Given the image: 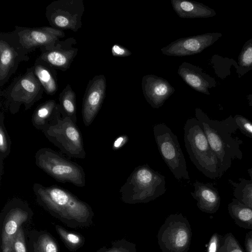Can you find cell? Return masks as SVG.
Wrapping results in <instances>:
<instances>
[{"mask_svg":"<svg viewBox=\"0 0 252 252\" xmlns=\"http://www.w3.org/2000/svg\"><path fill=\"white\" fill-rule=\"evenodd\" d=\"M37 203L66 226L83 228L91 225L94 216L91 207L76 195L57 185L32 187Z\"/></svg>","mask_w":252,"mask_h":252,"instance_id":"1","label":"cell"},{"mask_svg":"<svg viewBox=\"0 0 252 252\" xmlns=\"http://www.w3.org/2000/svg\"><path fill=\"white\" fill-rule=\"evenodd\" d=\"M195 116L225 173L233 160L243 158L240 148L243 142L233 135L238 129L234 117L230 115L222 120H213L199 108H195Z\"/></svg>","mask_w":252,"mask_h":252,"instance_id":"2","label":"cell"},{"mask_svg":"<svg viewBox=\"0 0 252 252\" xmlns=\"http://www.w3.org/2000/svg\"><path fill=\"white\" fill-rule=\"evenodd\" d=\"M184 130L186 149L193 164L207 177L220 178L224 173L199 121L195 118L188 119Z\"/></svg>","mask_w":252,"mask_h":252,"instance_id":"3","label":"cell"},{"mask_svg":"<svg viewBox=\"0 0 252 252\" xmlns=\"http://www.w3.org/2000/svg\"><path fill=\"white\" fill-rule=\"evenodd\" d=\"M166 190L165 177L146 164L134 168L119 191L123 202L134 204L153 201Z\"/></svg>","mask_w":252,"mask_h":252,"instance_id":"4","label":"cell"},{"mask_svg":"<svg viewBox=\"0 0 252 252\" xmlns=\"http://www.w3.org/2000/svg\"><path fill=\"white\" fill-rule=\"evenodd\" d=\"M36 165L57 181L72 184L77 187L86 184L83 167L49 148L39 149L34 156Z\"/></svg>","mask_w":252,"mask_h":252,"instance_id":"5","label":"cell"},{"mask_svg":"<svg viewBox=\"0 0 252 252\" xmlns=\"http://www.w3.org/2000/svg\"><path fill=\"white\" fill-rule=\"evenodd\" d=\"M44 90L35 76L32 66L25 73L15 77L10 85L0 91V96L12 114L17 113L24 105L25 110L30 109L43 96Z\"/></svg>","mask_w":252,"mask_h":252,"instance_id":"6","label":"cell"},{"mask_svg":"<svg viewBox=\"0 0 252 252\" xmlns=\"http://www.w3.org/2000/svg\"><path fill=\"white\" fill-rule=\"evenodd\" d=\"M154 135L161 156L175 178L189 180L187 165L177 137L164 123L153 127Z\"/></svg>","mask_w":252,"mask_h":252,"instance_id":"7","label":"cell"},{"mask_svg":"<svg viewBox=\"0 0 252 252\" xmlns=\"http://www.w3.org/2000/svg\"><path fill=\"white\" fill-rule=\"evenodd\" d=\"M192 231L187 218L181 213L171 214L159 229L158 242L162 252H188Z\"/></svg>","mask_w":252,"mask_h":252,"instance_id":"8","label":"cell"},{"mask_svg":"<svg viewBox=\"0 0 252 252\" xmlns=\"http://www.w3.org/2000/svg\"><path fill=\"white\" fill-rule=\"evenodd\" d=\"M42 132L62 153L73 158H85L86 154L81 131L70 119L62 118L56 125Z\"/></svg>","mask_w":252,"mask_h":252,"instance_id":"9","label":"cell"},{"mask_svg":"<svg viewBox=\"0 0 252 252\" xmlns=\"http://www.w3.org/2000/svg\"><path fill=\"white\" fill-rule=\"evenodd\" d=\"M84 10L83 0H55L47 6L45 16L50 27L76 32L82 27Z\"/></svg>","mask_w":252,"mask_h":252,"instance_id":"10","label":"cell"},{"mask_svg":"<svg viewBox=\"0 0 252 252\" xmlns=\"http://www.w3.org/2000/svg\"><path fill=\"white\" fill-rule=\"evenodd\" d=\"M29 53L22 45L14 30L0 33V87L16 72L22 62L30 60Z\"/></svg>","mask_w":252,"mask_h":252,"instance_id":"11","label":"cell"},{"mask_svg":"<svg viewBox=\"0 0 252 252\" xmlns=\"http://www.w3.org/2000/svg\"><path fill=\"white\" fill-rule=\"evenodd\" d=\"M28 204L19 198L9 200L2 209L0 217L1 246H12L13 239L23 223L32 217Z\"/></svg>","mask_w":252,"mask_h":252,"instance_id":"12","label":"cell"},{"mask_svg":"<svg viewBox=\"0 0 252 252\" xmlns=\"http://www.w3.org/2000/svg\"><path fill=\"white\" fill-rule=\"evenodd\" d=\"M76 40L73 37L59 40L53 44L39 48L38 56L56 70L66 71L70 67L76 57L78 49L74 45Z\"/></svg>","mask_w":252,"mask_h":252,"instance_id":"13","label":"cell"},{"mask_svg":"<svg viewBox=\"0 0 252 252\" xmlns=\"http://www.w3.org/2000/svg\"><path fill=\"white\" fill-rule=\"evenodd\" d=\"M220 32H209L178 39L160 49L166 56L183 57L198 54L213 45L220 37Z\"/></svg>","mask_w":252,"mask_h":252,"instance_id":"14","label":"cell"},{"mask_svg":"<svg viewBox=\"0 0 252 252\" xmlns=\"http://www.w3.org/2000/svg\"><path fill=\"white\" fill-rule=\"evenodd\" d=\"M19 40L30 53L36 48L52 45L65 36L63 31L52 27L29 28L16 26Z\"/></svg>","mask_w":252,"mask_h":252,"instance_id":"15","label":"cell"},{"mask_svg":"<svg viewBox=\"0 0 252 252\" xmlns=\"http://www.w3.org/2000/svg\"><path fill=\"white\" fill-rule=\"evenodd\" d=\"M106 79L104 75H97L90 79L87 86L82 106L83 122L86 126L91 125L98 114L105 97Z\"/></svg>","mask_w":252,"mask_h":252,"instance_id":"16","label":"cell"},{"mask_svg":"<svg viewBox=\"0 0 252 252\" xmlns=\"http://www.w3.org/2000/svg\"><path fill=\"white\" fill-rule=\"evenodd\" d=\"M141 86L145 98L154 108L162 106L175 91L167 80L154 74L144 75Z\"/></svg>","mask_w":252,"mask_h":252,"instance_id":"17","label":"cell"},{"mask_svg":"<svg viewBox=\"0 0 252 252\" xmlns=\"http://www.w3.org/2000/svg\"><path fill=\"white\" fill-rule=\"evenodd\" d=\"M177 73L184 82L193 90L209 95V89L217 85L215 79L206 74L203 69L187 62L182 63Z\"/></svg>","mask_w":252,"mask_h":252,"instance_id":"18","label":"cell"},{"mask_svg":"<svg viewBox=\"0 0 252 252\" xmlns=\"http://www.w3.org/2000/svg\"><path fill=\"white\" fill-rule=\"evenodd\" d=\"M194 190L191 195L197 201V206L202 212L215 213L220 205V197L217 188L210 183L196 181L193 183Z\"/></svg>","mask_w":252,"mask_h":252,"instance_id":"19","label":"cell"},{"mask_svg":"<svg viewBox=\"0 0 252 252\" xmlns=\"http://www.w3.org/2000/svg\"><path fill=\"white\" fill-rule=\"evenodd\" d=\"M62 118L58 103L54 99H50L35 109L32 116V123L36 129L42 132L56 125Z\"/></svg>","mask_w":252,"mask_h":252,"instance_id":"20","label":"cell"},{"mask_svg":"<svg viewBox=\"0 0 252 252\" xmlns=\"http://www.w3.org/2000/svg\"><path fill=\"white\" fill-rule=\"evenodd\" d=\"M172 7L182 18H208L216 15L215 11L200 2L188 0H171Z\"/></svg>","mask_w":252,"mask_h":252,"instance_id":"21","label":"cell"},{"mask_svg":"<svg viewBox=\"0 0 252 252\" xmlns=\"http://www.w3.org/2000/svg\"><path fill=\"white\" fill-rule=\"evenodd\" d=\"M32 67L34 75L43 87L44 92L51 95L55 94L58 89L56 69L39 57Z\"/></svg>","mask_w":252,"mask_h":252,"instance_id":"22","label":"cell"},{"mask_svg":"<svg viewBox=\"0 0 252 252\" xmlns=\"http://www.w3.org/2000/svg\"><path fill=\"white\" fill-rule=\"evenodd\" d=\"M59 107L62 118H68L74 123L77 121L76 94L68 84L59 96Z\"/></svg>","mask_w":252,"mask_h":252,"instance_id":"23","label":"cell"},{"mask_svg":"<svg viewBox=\"0 0 252 252\" xmlns=\"http://www.w3.org/2000/svg\"><path fill=\"white\" fill-rule=\"evenodd\" d=\"M228 210L231 218L240 226L252 229V208L233 198L228 205Z\"/></svg>","mask_w":252,"mask_h":252,"instance_id":"24","label":"cell"},{"mask_svg":"<svg viewBox=\"0 0 252 252\" xmlns=\"http://www.w3.org/2000/svg\"><path fill=\"white\" fill-rule=\"evenodd\" d=\"M233 187V194L239 202L252 208V180L239 179L238 182L229 180Z\"/></svg>","mask_w":252,"mask_h":252,"instance_id":"25","label":"cell"},{"mask_svg":"<svg viewBox=\"0 0 252 252\" xmlns=\"http://www.w3.org/2000/svg\"><path fill=\"white\" fill-rule=\"evenodd\" d=\"M237 63L235 69L239 77L252 70V38L244 44Z\"/></svg>","mask_w":252,"mask_h":252,"instance_id":"26","label":"cell"},{"mask_svg":"<svg viewBox=\"0 0 252 252\" xmlns=\"http://www.w3.org/2000/svg\"><path fill=\"white\" fill-rule=\"evenodd\" d=\"M55 229L66 248L70 251H75L84 245L85 239L80 234L68 231L59 225H56Z\"/></svg>","mask_w":252,"mask_h":252,"instance_id":"27","label":"cell"},{"mask_svg":"<svg viewBox=\"0 0 252 252\" xmlns=\"http://www.w3.org/2000/svg\"><path fill=\"white\" fill-rule=\"evenodd\" d=\"M34 252H59L56 240L49 233H42L33 243Z\"/></svg>","mask_w":252,"mask_h":252,"instance_id":"28","label":"cell"},{"mask_svg":"<svg viewBox=\"0 0 252 252\" xmlns=\"http://www.w3.org/2000/svg\"><path fill=\"white\" fill-rule=\"evenodd\" d=\"M11 141L4 125V116L0 114V161H3L11 152Z\"/></svg>","mask_w":252,"mask_h":252,"instance_id":"29","label":"cell"},{"mask_svg":"<svg viewBox=\"0 0 252 252\" xmlns=\"http://www.w3.org/2000/svg\"><path fill=\"white\" fill-rule=\"evenodd\" d=\"M95 252H140L136 245L125 239L113 242L110 248L103 247Z\"/></svg>","mask_w":252,"mask_h":252,"instance_id":"30","label":"cell"},{"mask_svg":"<svg viewBox=\"0 0 252 252\" xmlns=\"http://www.w3.org/2000/svg\"><path fill=\"white\" fill-rule=\"evenodd\" d=\"M218 252H244V251L234 236L229 233L221 237Z\"/></svg>","mask_w":252,"mask_h":252,"instance_id":"31","label":"cell"},{"mask_svg":"<svg viewBox=\"0 0 252 252\" xmlns=\"http://www.w3.org/2000/svg\"><path fill=\"white\" fill-rule=\"evenodd\" d=\"M238 129L247 137L252 139V122L244 116L235 115L233 116Z\"/></svg>","mask_w":252,"mask_h":252,"instance_id":"32","label":"cell"},{"mask_svg":"<svg viewBox=\"0 0 252 252\" xmlns=\"http://www.w3.org/2000/svg\"><path fill=\"white\" fill-rule=\"evenodd\" d=\"M12 248L14 252H27L24 232L22 226L18 229L13 239Z\"/></svg>","mask_w":252,"mask_h":252,"instance_id":"33","label":"cell"},{"mask_svg":"<svg viewBox=\"0 0 252 252\" xmlns=\"http://www.w3.org/2000/svg\"><path fill=\"white\" fill-rule=\"evenodd\" d=\"M111 53L113 56L117 57H126L132 54L129 50L117 44H115L112 46Z\"/></svg>","mask_w":252,"mask_h":252,"instance_id":"34","label":"cell"},{"mask_svg":"<svg viewBox=\"0 0 252 252\" xmlns=\"http://www.w3.org/2000/svg\"><path fill=\"white\" fill-rule=\"evenodd\" d=\"M221 237L217 233H214L208 243L207 252H218L220 243Z\"/></svg>","mask_w":252,"mask_h":252,"instance_id":"35","label":"cell"},{"mask_svg":"<svg viewBox=\"0 0 252 252\" xmlns=\"http://www.w3.org/2000/svg\"><path fill=\"white\" fill-rule=\"evenodd\" d=\"M245 246L247 252H252V232L247 235Z\"/></svg>","mask_w":252,"mask_h":252,"instance_id":"36","label":"cell"},{"mask_svg":"<svg viewBox=\"0 0 252 252\" xmlns=\"http://www.w3.org/2000/svg\"><path fill=\"white\" fill-rule=\"evenodd\" d=\"M124 137H119L115 141L113 148L114 149H117L121 147V145H123Z\"/></svg>","mask_w":252,"mask_h":252,"instance_id":"37","label":"cell"},{"mask_svg":"<svg viewBox=\"0 0 252 252\" xmlns=\"http://www.w3.org/2000/svg\"><path fill=\"white\" fill-rule=\"evenodd\" d=\"M2 252H14L12 246L3 245L1 246Z\"/></svg>","mask_w":252,"mask_h":252,"instance_id":"38","label":"cell"},{"mask_svg":"<svg viewBox=\"0 0 252 252\" xmlns=\"http://www.w3.org/2000/svg\"><path fill=\"white\" fill-rule=\"evenodd\" d=\"M247 100L248 101V104L250 106L252 107V94H248L247 96Z\"/></svg>","mask_w":252,"mask_h":252,"instance_id":"39","label":"cell"},{"mask_svg":"<svg viewBox=\"0 0 252 252\" xmlns=\"http://www.w3.org/2000/svg\"><path fill=\"white\" fill-rule=\"evenodd\" d=\"M248 172L251 177V179L252 180V167L248 169Z\"/></svg>","mask_w":252,"mask_h":252,"instance_id":"40","label":"cell"}]
</instances>
